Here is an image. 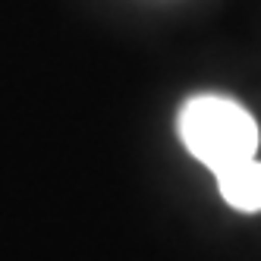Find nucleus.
Segmentation results:
<instances>
[{
    "instance_id": "obj_1",
    "label": "nucleus",
    "mask_w": 261,
    "mask_h": 261,
    "mask_svg": "<svg viewBox=\"0 0 261 261\" xmlns=\"http://www.w3.org/2000/svg\"><path fill=\"white\" fill-rule=\"evenodd\" d=\"M176 133L182 148L211 173L258 158L261 129L249 107L227 95H195L179 107Z\"/></svg>"
},
{
    "instance_id": "obj_2",
    "label": "nucleus",
    "mask_w": 261,
    "mask_h": 261,
    "mask_svg": "<svg viewBox=\"0 0 261 261\" xmlns=\"http://www.w3.org/2000/svg\"><path fill=\"white\" fill-rule=\"evenodd\" d=\"M220 198L239 214H261V161L246 158L214 173Z\"/></svg>"
}]
</instances>
